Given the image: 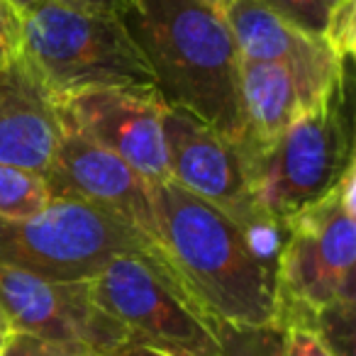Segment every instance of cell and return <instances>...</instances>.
<instances>
[{"label":"cell","mask_w":356,"mask_h":356,"mask_svg":"<svg viewBox=\"0 0 356 356\" xmlns=\"http://www.w3.org/2000/svg\"><path fill=\"white\" fill-rule=\"evenodd\" d=\"M10 325H8V320H6V315L0 312V354H3V346H6V341H8V337H10Z\"/></svg>","instance_id":"obj_24"},{"label":"cell","mask_w":356,"mask_h":356,"mask_svg":"<svg viewBox=\"0 0 356 356\" xmlns=\"http://www.w3.org/2000/svg\"><path fill=\"white\" fill-rule=\"evenodd\" d=\"M322 40L330 44V49L341 61H349L354 56L356 47V0H341L337 10L332 13L327 30Z\"/></svg>","instance_id":"obj_19"},{"label":"cell","mask_w":356,"mask_h":356,"mask_svg":"<svg viewBox=\"0 0 356 356\" xmlns=\"http://www.w3.org/2000/svg\"><path fill=\"white\" fill-rule=\"evenodd\" d=\"M278 257L281 320H312L354 307L356 261V166L320 203L288 220Z\"/></svg>","instance_id":"obj_6"},{"label":"cell","mask_w":356,"mask_h":356,"mask_svg":"<svg viewBox=\"0 0 356 356\" xmlns=\"http://www.w3.org/2000/svg\"><path fill=\"white\" fill-rule=\"evenodd\" d=\"M20 54L54 98L93 88L156 90L142 49L118 15L42 0L20 15Z\"/></svg>","instance_id":"obj_4"},{"label":"cell","mask_w":356,"mask_h":356,"mask_svg":"<svg viewBox=\"0 0 356 356\" xmlns=\"http://www.w3.org/2000/svg\"><path fill=\"white\" fill-rule=\"evenodd\" d=\"M61 6L76 8L86 13H105V15H122L134 0H56Z\"/></svg>","instance_id":"obj_22"},{"label":"cell","mask_w":356,"mask_h":356,"mask_svg":"<svg viewBox=\"0 0 356 356\" xmlns=\"http://www.w3.org/2000/svg\"><path fill=\"white\" fill-rule=\"evenodd\" d=\"M152 195L163 252L200 305L232 325H278V266L259 254L247 229L173 181L152 184Z\"/></svg>","instance_id":"obj_1"},{"label":"cell","mask_w":356,"mask_h":356,"mask_svg":"<svg viewBox=\"0 0 356 356\" xmlns=\"http://www.w3.org/2000/svg\"><path fill=\"white\" fill-rule=\"evenodd\" d=\"M64 120L59 100L25 56L0 66V163L44 173L54 161Z\"/></svg>","instance_id":"obj_13"},{"label":"cell","mask_w":356,"mask_h":356,"mask_svg":"<svg viewBox=\"0 0 356 356\" xmlns=\"http://www.w3.org/2000/svg\"><path fill=\"white\" fill-rule=\"evenodd\" d=\"M20 54V15L8 0H0V66Z\"/></svg>","instance_id":"obj_20"},{"label":"cell","mask_w":356,"mask_h":356,"mask_svg":"<svg viewBox=\"0 0 356 356\" xmlns=\"http://www.w3.org/2000/svg\"><path fill=\"white\" fill-rule=\"evenodd\" d=\"M122 254L149 261L198 300L163 249L88 200L54 195L35 218L0 220V264L54 281H86Z\"/></svg>","instance_id":"obj_3"},{"label":"cell","mask_w":356,"mask_h":356,"mask_svg":"<svg viewBox=\"0 0 356 356\" xmlns=\"http://www.w3.org/2000/svg\"><path fill=\"white\" fill-rule=\"evenodd\" d=\"M56 100L66 122L129 163L149 184L171 181L163 144L166 103L156 90L93 88Z\"/></svg>","instance_id":"obj_10"},{"label":"cell","mask_w":356,"mask_h":356,"mask_svg":"<svg viewBox=\"0 0 356 356\" xmlns=\"http://www.w3.org/2000/svg\"><path fill=\"white\" fill-rule=\"evenodd\" d=\"M257 3H261L264 8L276 13L291 25H296L298 30L312 37H322L332 13L337 10L341 0H257Z\"/></svg>","instance_id":"obj_17"},{"label":"cell","mask_w":356,"mask_h":356,"mask_svg":"<svg viewBox=\"0 0 356 356\" xmlns=\"http://www.w3.org/2000/svg\"><path fill=\"white\" fill-rule=\"evenodd\" d=\"M142 49L163 103L181 105L239 142V49L225 10L210 0H134L120 15Z\"/></svg>","instance_id":"obj_2"},{"label":"cell","mask_w":356,"mask_h":356,"mask_svg":"<svg viewBox=\"0 0 356 356\" xmlns=\"http://www.w3.org/2000/svg\"><path fill=\"white\" fill-rule=\"evenodd\" d=\"M0 356H71L64 349L49 344V341L40 339L35 334H27V332H10L6 346H3V354Z\"/></svg>","instance_id":"obj_21"},{"label":"cell","mask_w":356,"mask_h":356,"mask_svg":"<svg viewBox=\"0 0 356 356\" xmlns=\"http://www.w3.org/2000/svg\"><path fill=\"white\" fill-rule=\"evenodd\" d=\"M239 100L244 134L237 147L242 149L273 142L305 113L300 88L293 76L283 66L268 61H239Z\"/></svg>","instance_id":"obj_14"},{"label":"cell","mask_w":356,"mask_h":356,"mask_svg":"<svg viewBox=\"0 0 356 356\" xmlns=\"http://www.w3.org/2000/svg\"><path fill=\"white\" fill-rule=\"evenodd\" d=\"M210 3H215V6H220V8H225L229 3V0H210Z\"/></svg>","instance_id":"obj_25"},{"label":"cell","mask_w":356,"mask_h":356,"mask_svg":"<svg viewBox=\"0 0 356 356\" xmlns=\"http://www.w3.org/2000/svg\"><path fill=\"white\" fill-rule=\"evenodd\" d=\"M90 300L120 327L124 351L213 356L222 341L218 320L139 257H115L88 278Z\"/></svg>","instance_id":"obj_7"},{"label":"cell","mask_w":356,"mask_h":356,"mask_svg":"<svg viewBox=\"0 0 356 356\" xmlns=\"http://www.w3.org/2000/svg\"><path fill=\"white\" fill-rule=\"evenodd\" d=\"M54 200L44 173L0 163V220H25L40 215Z\"/></svg>","instance_id":"obj_15"},{"label":"cell","mask_w":356,"mask_h":356,"mask_svg":"<svg viewBox=\"0 0 356 356\" xmlns=\"http://www.w3.org/2000/svg\"><path fill=\"white\" fill-rule=\"evenodd\" d=\"M163 144L173 184L237 220L244 229L271 220L259 208L237 142L181 105H163Z\"/></svg>","instance_id":"obj_9"},{"label":"cell","mask_w":356,"mask_h":356,"mask_svg":"<svg viewBox=\"0 0 356 356\" xmlns=\"http://www.w3.org/2000/svg\"><path fill=\"white\" fill-rule=\"evenodd\" d=\"M283 356H337L325 337L317 330V322L286 320L283 322Z\"/></svg>","instance_id":"obj_18"},{"label":"cell","mask_w":356,"mask_h":356,"mask_svg":"<svg viewBox=\"0 0 356 356\" xmlns=\"http://www.w3.org/2000/svg\"><path fill=\"white\" fill-rule=\"evenodd\" d=\"M259 208L273 220L320 203L354 166L349 81L320 108L305 110L283 134L264 147L242 149Z\"/></svg>","instance_id":"obj_5"},{"label":"cell","mask_w":356,"mask_h":356,"mask_svg":"<svg viewBox=\"0 0 356 356\" xmlns=\"http://www.w3.org/2000/svg\"><path fill=\"white\" fill-rule=\"evenodd\" d=\"M242 59L278 64L293 76L305 110L325 105L349 81L341 61L322 37L298 30L257 0H229L222 8Z\"/></svg>","instance_id":"obj_12"},{"label":"cell","mask_w":356,"mask_h":356,"mask_svg":"<svg viewBox=\"0 0 356 356\" xmlns=\"http://www.w3.org/2000/svg\"><path fill=\"white\" fill-rule=\"evenodd\" d=\"M220 346L218 354L213 356H283V327H244L232 325V322L218 320ZM113 356H159L152 351L127 349Z\"/></svg>","instance_id":"obj_16"},{"label":"cell","mask_w":356,"mask_h":356,"mask_svg":"<svg viewBox=\"0 0 356 356\" xmlns=\"http://www.w3.org/2000/svg\"><path fill=\"white\" fill-rule=\"evenodd\" d=\"M47 184L54 195L88 200L163 249L152 184L66 120L54 161L47 171Z\"/></svg>","instance_id":"obj_11"},{"label":"cell","mask_w":356,"mask_h":356,"mask_svg":"<svg viewBox=\"0 0 356 356\" xmlns=\"http://www.w3.org/2000/svg\"><path fill=\"white\" fill-rule=\"evenodd\" d=\"M0 312L13 332H27L71 356H113L124 337L95 307L86 281H54L0 264Z\"/></svg>","instance_id":"obj_8"},{"label":"cell","mask_w":356,"mask_h":356,"mask_svg":"<svg viewBox=\"0 0 356 356\" xmlns=\"http://www.w3.org/2000/svg\"><path fill=\"white\" fill-rule=\"evenodd\" d=\"M13 6V10L17 13V15H22V13H27L30 8H35L37 3H42V0H8Z\"/></svg>","instance_id":"obj_23"}]
</instances>
